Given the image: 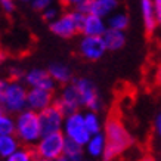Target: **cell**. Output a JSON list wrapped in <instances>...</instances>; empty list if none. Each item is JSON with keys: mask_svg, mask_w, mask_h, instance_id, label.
Segmentation results:
<instances>
[{"mask_svg": "<svg viewBox=\"0 0 161 161\" xmlns=\"http://www.w3.org/2000/svg\"><path fill=\"white\" fill-rule=\"evenodd\" d=\"M53 95L52 92L43 89H28L27 92V109L34 112H42L53 105Z\"/></svg>", "mask_w": 161, "mask_h": 161, "instance_id": "12", "label": "cell"}, {"mask_svg": "<svg viewBox=\"0 0 161 161\" xmlns=\"http://www.w3.org/2000/svg\"><path fill=\"white\" fill-rule=\"evenodd\" d=\"M56 161H80V160H74V158H71V157H68V155H65V154H64V155L61 157V158H58Z\"/></svg>", "mask_w": 161, "mask_h": 161, "instance_id": "33", "label": "cell"}, {"mask_svg": "<svg viewBox=\"0 0 161 161\" xmlns=\"http://www.w3.org/2000/svg\"><path fill=\"white\" fill-rule=\"evenodd\" d=\"M55 105L62 111V114L65 117L78 112V109L81 107V101H80V95H78V92H77V87H75L73 83L67 84V86L62 89L59 98L55 101Z\"/></svg>", "mask_w": 161, "mask_h": 161, "instance_id": "9", "label": "cell"}, {"mask_svg": "<svg viewBox=\"0 0 161 161\" xmlns=\"http://www.w3.org/2000/svg\"><path fill=\"white\" fill-rule=\"evenodd\" d=\"M5 135H15V118L9 114H0V136Z\"/></svg>", "mask_w": 161, "mask_h": 161, "instance_id": "22", "label": "cell"}, {"mask_svg": "<svg viewBox=\"0 0 161 161\" xmlns=\"http://www.w3.org/2000/svg\"><path fill=\"white\" fill-rule=\"evenodd\" d=\"M25 83L30 86V89H43L47 92H53L56 87V81L50 77L47 69L43 68H33L28 73H25Z\"/></svg>", "mask_w": 161, "mask_h": 161, "instance_id": "10", "label": "cell"}, {"mask_svg": "<svg viewBox=\"0 0 161 161\" xmlns=\"http://www.w3.org/2000/svg\"><path fill=\"white\" fill-rule=\"evenodd\" d=\"M19 148H21V142L15 135L0 136V157H3V158L8 160V158H9L10 155H14Z\"/></svg>", "mask_w": 161, "mask_h": 161, "instance_id": "19", "label": "cell"}, {"mask_svg": "<svg viewBox=\"0 0 161 161\" xmlns=\"http://www.w3.org/2000/svg\"><path fill=\"white\" fill-rule=\"evenodd\" d=\"M37 161H46V160H37Z\"/></svg>", "mask_w": 161, "mask_h": 161, "instance_id": "38", "label": "cell"}, {"mask_svg": "<svg viewBox=\"0 0 161 161\" xmlns=\"http://www.w3.org/2000/svg\"><path fill=\"white\" fill-rule=\"evenodd\" d=\"M27 89L19 81H9L8 90L5 93V98L2 101V107L6 114H21L27 109Z\"/></svg>", "mask_w": 161, "mask_h": 161, "instance_id": "5", "label": "cell"}, {"mask_svg": "<svg viewBox=\"0 0 161 161\" xmlns=\"http://www.w3.org/2000/svg\"><path fill=\"white\" fill-rule=\"evenodd\" d=\"M84 124H86V129L90 135H99L102 133V123L99 120L98 114L92 111H87L84 114Z\"/></svg>", "mask_w": 161, "mask_h": 161, "instance_id": "21", "label": "cell"}, {"mask_svg": "<svg viewBox=\"0 0 161 161\" xmlns=\"http://www.w3.org/2000/svg\"><path fill=\"white\" fill-rule=\"evenodd\" d=\"M10 75H12V78H14V81H18V78L25 77L24 71H22L21 68H16V67H12V68H10Z\"/></svg>", "mask_w": 161, "mask_h": 161, "instance_id": "30", "label": "cell"}, {"mask_svg": "<svg viewBox=\"0 0 161 161\" xmlns=\"http://www.w3.org/2000/svg\"><path fill=\"white\" fill-rule=\"evenodd\" d=\"M137 161H155V160H154L151 155H145V157H142V158H139Z\"/></svg>", "mask_w": 161, "mask_h": 161, "instance_id": "34", "label": "cell"}, {"mask_svg": "<svg viewBox=\"0 0 161 161\" xmlns=\"http://www.w3.org/2000/svg\"><path fill=\"white\" fill-rule=\"evenodd\" d=\"M80 55L87 61H98L105 55L107 46L103 43L102 37H83L78 46Z\"/></svg>", "mask_w": 161, "mask_h": 161, "instance_id": "11", "label": "cell"}, {"mask_svg": "<svg viewBox=\"0 0 161 161\" xmlns=\"http://www.w3.org/2000/svg\"><path fill=\"white\" fill-rule=\"evenodd\" d=\"M39 120H40V127H42V133L43 135H49V133L62 132L65 115L53 103L47 109L39 112Z\"/></svg>", "mask_w": 161, "mask_h": 161, "instance_id": "8", "label": "cell"}, {"mask_svg": "<svg viewBox=\"0 0 161 161\" xmlns=\"http://www.w3.org/2000/svg\"><path fill=\"white\" fill-rule=\"evenodd\" d=\"M3 111H5V109H3V107H2V103H0V114H3Z\"/></svg>", "mask_w": 161, "mask_h": 161, "instance_id": "36", "label": "cell"}, {"mask_svg": "<svg viewBox=\"0 0 161 161\" xmlns=\"http://www.w3.org/2000/svg\"><path fill=\"white\" fill-rule=\"evenodd\" d=\"M0 6H2V9L5 10L6 14H10V12L15 9V3L12 0H2V2H0Z\"/></svg>", "mask_w": 161, "mask_h": 161, "instance_id": "28", "label": "cell"}, {"mask_svg": "<svg viewBox=\"0 0 161 161\" xmlns=\"http://www.w3.org/2000/svg\"><path fill=\"white\" fill-rule=\"evenodd\" d=\"M6 161H37V157H36L33 149L21 147L14 155H10Z\"/></svg>", "mask_w": 161, "mask_h": 161, "instance_id": "24", "label": "cell"}, {"mask_svg": "<svg viewBox=\"0 0 161 161\" xmlns=\"http://www.w3.org/2000/svg\"><path fill=\"white\" fill-rule=\"evenodd\" d=\"M86 15H81L75 12V10H69L65 14H61L56 21L50 22L49 28L53 34L62 37V39H69L74 34H77L78 31L81 33V27H83V21Z\"/></svg>", "mask_w": 161, "mask_h": 161, "instance_id": "4", "label": "cell"}, {"mask_svg": "<svg viewBox=\"0 0 161 161\" xmlns=\"http://www.w3.org/2000/svg\"><path fill=\"white\" fill-rule=\"evenodd\" d=\"M103 135L107 137V149L102 157L103 161L115 160L118 155H121L133 145V136L121 120L115 115H111L107 120L103 126Z\"/></svg>", "mask_w": 161, "mask_h": 161, "instance_id": "1", "label": "cell"}, {"mask_svg": "<svg viewBox=\"0 0 161 161\" xmlns=\"http://www.w3.org/2000/svg\"><path fill=\"white\" fill-rule=\"evenodd\" d=\"M141 14H142V21H143L145 31L148 34L154 33L157 30V27H158L157 18H155V10H154V2H151V0H142Z\"/></svg>", "mask_w": 161, "mask_h": 161, "instance_id": "14", "label": "cell"}, {"mask_svg": "<svg viewBox=\"0 0 161 161\" xmlns=\"http://www.w3.org/2000/svg\"><path fill=\"white\" fill-rule=\"evenodd\" d=\"M80 161H90V160H80Z\"/></svg>", "mask_w": 161, "mask_h": 161, "instance_id": "37", "label": "cell"}, {"mask_svg": "<svg viewBox=\"0 0 161 161\" xmlns=\"http://www.w3.org/2000/svg\"><path fill=\"white\" fill-rule=\"evenodd\" d=\"M154 10H155L157 24L161 27V0H155L154 2Z\"/></svg>", "mask_w": 161, "mask_h": 161, "instance_id": "29", "label": "cell"}, {"mask_svg": "<svg viewBox=\"0 0 161 161\" xmlns=\"http://www.w3.org/2000/svg\"><path fill=\"white\" fill-rule=\"evenodd\" d=\"M102 39L105 46H107V50H118L126 44V34H124V31H117V30L108 28Z\"/></svg>", "mask_w": 161, "mask_h": 161, "instance_id": "18", "label": "cell"}, {"mask_svg": "<svg viewBox=\"0 0 161 161\" xmlns=\"http://www.w3.org/2000/svg\"><path fill=\"white\" fill-rule=\"evenodd\" d=\"M15 136L24 145H36L43 136L39 114L31 109H25L18 114L15 118Z\"/></svg>", "mask_w": 161, "mask_h": 161, "instance_id": "2", "label": "cell"}, {"mask_svg": "<svg viewBox=\"0 0 161 161\" xmlns=\"http://www.w3.org/2000/svg\"><path fill=\"white\" fill-rule=\"evenodd\" d=\"M86 152H87L90 157L93 158H99V157H103V152L107 149V137L103 133H99V135H93L89 142L84 147Z\"/></svg>", "mask_w": 161, "mask_h": 161, "instance_id": "16", "label": "cell"}, {"mask_svg": "<svg viewBox=\"0 0 161 161\" xmlns=\"http://www.w3.org/2000/svg\"><path fill=\"white\" fill-rule=\"evenodd\" d=\"M129 15L126 12H114L107 18V25L108 28L117 30V31H124L129 27Z\"/></svg>", "mask_w": 161, "mask_h": 161, "instance_id": "20", "label": "cell"}, {"mask_svg": "<svg viewBox=\"0 0 161 161\" xmlns=\"http://www.w3.org/2000/svg\"><path fill=\"white\" fill-rule=\"evenodd\" d=\"M3 59H5V55H3V52H0V65L3 62Z\"/></svg>", "mask_w": 161, "mask_h": 161, "instance_id": "35", "label": "cell"}, {"mask_svg": "<svg viewBox=\"0 0 161 161\" xmlns=\"http://www.w3.org/2000/svg\"><path fill=\"white\" fill-rule=\"evenodd\" d=\"M108 25L103 18H99L96 15H86L81 27V34L83 37H103L107 33Z\"/></svg>", "mask_w": 161, "mask_h": 161, "instance_id": "13", "label": "cell"}, {"mask_svg": "<svg viewBox=\"0 0 161 161\" xmlns=\"http://www.w3.org/2000/svg\"><path fill=\"white\" fill-rule=\"evenodd\" d=\"M47 71H49L50 77L53 78L56 83H61V84H69L73 83L71 80H73V75H71V69L65 65V64L62 62H53L49 65V68H47Z\"/></svg>", "mask_w": 161, "mask_h": 161, "instance_id": "15", "label": "cell"}, {"mask_svg": "<svg viewBox=\"0 0 161 161\" xmlns=\"http://www.w3.org/2000/svg\"><path fill=\"white\" fill-rule=\"evenodd\" d=\"M65 141H67V137L64 136L62 132L43 135L40 137V141L34 145L33 151H34L37 160L56 161L64 155Z\"/></svg>", "mask_w": 161, "mask_h": 161, "instance_id": "3", "label": "cell"}, {"mask_svg": "<svg viewBox=\"0 0 161 161\" xmlns=\"http://www.w3.org/2000/svg\"><path fill=\"white\" fill-rule=\"evenodd\" d=\"M73 84L77 87V92L80 95V101H81V107H86L89 111L96 112L101 109L102 102L99 98V93L96 90V86L90 81L89 78H75L73 80Z\"/></svg>", "mask_w": 161, "mask_h": 161, "instance_id": "7", "label": "cell"}, {"mask_svg": "<svg viewBox=\"0 0 161 161\" xmlns=\"http://www.w3.org/2000/svg\"><path fill=\"white\" fill-rule=\"evenodd\" d=\"M155 130L158 133V136L161 137V114H158L155 118Z\"/></svg>", "mask_w": 161, "mask_h": 161, "instance_id": "32", "label": "cell"}, {"mask_svg": "<svg viewBox=\"0 0 161 161\" xmlns=\"http://www.w3.org/2000/svg\"><path fill=\"white\" fill-rule=\"evenodd\" d=\"M73 10L81 15H90V8H92V0H74L71 2Z\"/></svg>", "mask_w": 161, "mask_h": 161, "instance_id": "25", "label": "cell"}, {"mask_svg": "<svg viewBox=\"0 0 161 161\" xmlns=\"http://www.w3.org/2000/svg\"><path fill=\"white\" fill-rule=\"evenodd\" d=\"M8 86H9V81L0 78V103H2L3 98H5V93H6V90H8Z\"/></svg>", "mask_w": 161, "mask_h": 161, "instance_id": "31", "label": "cell"}, {"mask_svg": "<svg viewBox=\"0 0 161 161\" xmlns=\"http://www.w3.org/2000/svg\"><path fill=\"white\" fill-rule=\"evenodd\" d=\"M62 133L67 139L77 142L81 147H86L89 139L92 137V135L87 132L86 124H84V114H81L80 111L65 117Z\"/></svg>", "mask_w": 161, "mask_h": 161, "instance_id": "6", "label": "cell"}, {"mask_svg": "<svg viewBox=\"0 0 161 161\" xmlns=\"http://www.w3.org/2000/svg\"><path fill=\"white\" fill-rule=\"evenodd\" d=\"M43 14V19L44 21H47V22H53V21H56L61 16V14H59V9L56 8V6H52L50 5L49 8H46V9L42 12Z\"/></svg>", "mask_w": 161, "mask_h": 161, "instance_id": "26", "label": "cell"}, {"mask_svg": "<svg viewBox=\"0 0 161 161\" xmlns=\"http://www.w3.org/2000/svg\"><path fill=\"white\" fill-rule=\"evenodd\" d=\"M118 8L117 0H92V8H90V14L96 15L99 18H105L109 16L115 12Z\"/></svg>", "mask_w": 161, "mask_h": 161, "instance_id": "17", "label": "cell"}, {"mask_svg": "<svg viewBox=\"0 0 161 161\" xmlns=\"http://www.w3.org/2000/svg\"><path fill=\"white\" fill-rule=\"evenodd\" d=\"M83 149H84V147L78 145L77 142L67 139V141H65V148H64V154L71 157V158H74V160H81Z\"/></svg>", "mask_w": 161, "mask_h": 161, "instance_id": "23", "label": "cell"}, {"mask_svg": "<svg viewBox=\"0 0 161 161\" xmlns=\"http://www.w3.org/2000/svg\"><path fill=\"white\" fill-rule=\"evenodd\" d=\"M52 5L49 0H33L31 2V6L34 8V9H39V10H42L43 12L46 8H49V6Z\"/></svg>", "mask_w": 161, "mask_h": 161, "instance_id": "27", "label": "cell"}]
</instances>
